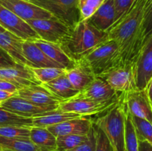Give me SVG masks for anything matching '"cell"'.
Masks as SVG:
<instances>
[{
	"instance_id": "1f68e13d",
	"label": "cell",
	"mask_w": 152,
	"mask_h": 151,
	"mask_svg": "<svg viewBox=\"0 0 152 151\" xmlns=\"http://www.w3.org/2000/svg\"><path fill=\"white\" fill-rule=\"evenodd\" d=\"M152 36V0H146L144 10L143 20L142 25V47Z\"/></svg>"
},
{
	"instance_id": "4316f807",
	"label": "cell",
	"mask_w": 152,
	"mask_h": 151,
	"mask_svg": "<svg viewBox=\"0 0 152 151\" xmlns=\"http://www.w3.org/2000/svg\"><path fill=\"white\" fill-rule=\"evenodd\" d=\"M125 150L139 151V140L127 107L126 111V126H125Z\"/></svg>"
},
{
	"instance_id": "ab89813d",
	"label": "cell",
	"mask_w": 152,
	"mask_h": 151,
	"mask_svg": "<svg viewBox=\"0 0 152 151\" xmlns=\"http://www.w3.org/2000/svg\"><path fill=\"white\" fill-rule=\"evenodd\" d=\"M139 151H152V145L145 141L139 140Z\"/></svg>"
},
{
	"instance_id": "6da1fadb",
	"label": "cell",
	"mask_w": 152,
	"mask_h": 151,
	"mask_svg": "<svg viewBox=\"0 0 152 151\" xmlns=\"http://www.w3.org/2000/svg\"><path fill=\"white\" fill-rule=\"evenodd\" d=\"M146 0H136L132 8L107 30L108 39L117 42L120 66H134L142 50V25Z\"/></svg>"
},
{
	"instance_id": "d6986e66",
	"label": "cell",
	"mask_w": 152,
	"mask_h": 151,
	"mask_svg": "<svg viewBox=\"0 0 152 151\" xmlns=\"http://www.w3.org/2000/svg\"><path fill=\"white\" fill-rule=\"evenodd\" d=\"M23 41L22 38L7 30L0 33V47L16 64L29 67V63L23 53Z\"/></svg>"
},
{
	"instance_id": "277c9868",
	"label": "cell",
	"mask_w": 152,
	"mask_h": 151,
	"mask_svg": "<svg viewBox=\"0 0 152 151\" xmlns=\"http://www.w3.org/2000/svg\"><path fill=\"white\" fill-rule=\"evenodd\" d=\"M90 65L96 76L120 66V55L117 42L108 39L82 56Z\"/></svg>"
},
{
	"instance_id": "ffe728a7",
	"label": "cell",
	"mask_w": 152,
	"mask_h": 151,
	"mask_svg": "<svg viewBox=\"0 0 152 151\" xmlns=\"http://www.w3.org/2000/svg\"><path fill=\"white\" fill-rule=\"evenodd\" d=\"M115 16L114 0H104L87 21L99 30L107 32L115 22Z\"/></svg>"
},
{
	"instance_id": "ee69618b",
	"label": "cell",
	"mask_w": 152,
	"mask_h": 151,
	"mask_svg": "<svg viewBox=\"0 0 152 151\" xmlns=\"http://www.w3.org/2000/svg\"><path fill=\"white\" fill-rule=\"evenodd\" d=\"M0 151H2V149H1V146H0Z\"/></svg>"
},
{
	"instance_id": "2e32d148",
	"label": "cell",
	"mask_w": 152,
	"mask_h": 151,
	"mask_svg": "<svg viewBox=\"0 0 152 151\" xmlns=\"http://www.w3.org/2000/svg\"><path fill=\"white\" fill-rule=\"evenodd\" d=\"M118 96V93H117L102 77L96 76L94 81L86 88L79 92L75 97L104 102L115 99Z\"/></svg>"
},
{
	"instance_id": "83f0119b",
	"label": "cell",
	"mask_w": 152,
	"mask_h": 151,
	"mask_svg": "<svg viewBox=\"0 0 152 151\" xmlns=\"http://www.w3.org/2000/svg\"><path fill=\"white\" fill-rule=\"evenodd\" d=\"M33 118H25L0 107V127L19 126V127H33Z\"/></svg>"
},
{
	"instance_id": "ac0fdd59",
	"label": "cell",
	"mask_w": 152,
	"mask_h": 151,
	"mask_svg": "<svg viewBox=\"0 0 152 151\" xmlns=\"http://www.w3.org/2000/svg\"><path fill=\"white\" fill-rule=\"evenodd\" d=\"M93 121L87 116H80L46 128L56 137L67 135H86L90 131Z\"/></svg>"
},
{
	"instance_id": "52a82bcc",
	"label": "cell",
	"mask_w": 152,
	"mask_h": 151,
	"mask_svg": "<svg viewBox=\"0 0 152 151\" xmlns=\"http://www.w3.org/2000/svg\"><path fill=\"white\" fill-rule=\"evenodd\" d=\"M120 99V95L115 99L104 102L74 97L68 101L61 102L58 108L64 112L73 113L81 116H90L106 112L115 106L119 102Z\"/></svg>"
},
{
	"instance_id": "60d3db41",
	"label": "cell",
	"mask_w": 152,
	"mask_h": 151,
	"mask_svg": "<svg viewBox=\"0 0 152 151\" xmlns=\"http://www.w3.org/2000/svg\"><path fill=\"white\" fill-rule=\"evenodd\" d=\"M16 95V93H10V92L4 91V90H0V104L4 101L7 100L10 98L13 97V96Z\"/></svg>"
},
{
	"instance_id": "8992f818",
	"label": "cell",
	"mask_w": 152,
	"mask_h": 151,
	"mask_svg": "<svg viewBox=\"0 0 152 151\" xmlns=\"http://www.w3.org/2000/svg\"><path fill=\"white\" fill-rule=\"evenodd\" d=\"M27 23L38 34L42 40L62 44L68 38L71 28L55 17L31 19Z\"/></svg>"
},
{
	"instance_id": "7a4b0ae2",
	"label": "cell",
	"mask_w": 152,
	"mask_h": 151,
	"mask_svg": "<svg viewBox=\"0 0 152 151\" xmlns=\"http://www.w3.org/2000/svg\"><path fill=\"white\" fill-rule=\"evenodd\" d=\"M108 39L106 31L99 30L87 20H84L80 21L71 29L68 38L60 45L76 60Z\"/></svg>"
},
{
	"instance_id": "74e56055",
	"label": "cell",
	"mask_w": 152,
	"mask_h": 151,
	"mask_svg": "<svg viewBox=\"0 0 152 151\" xmlns=\"http://www.w3.org/2000/svg\"><path fill=\"white\" fill-rule=\"evenodd\" d=\"M16 65V63L11 59V57L0 47V69L10 68Z\"/></svg>"
},
{
	"instance_id": "e575fe53",
	"label": "cell",
	"mask_w": 152,
	"mask_h": 151,
	"mask_svg": "<svg viewBox=\"0 0 152 151\" xmlns=\"http://www.w3.org/2000/svg\"><path fill=\"white\" fill-rule=\"evenodd\" d=\"M93 124L96 133V147L94 151H114L111 143L104 132L94 122Z\"/></svg>"
},
{
	"instance_id": "e0dca14e",
	"label": "cell",
	"mask_w": 152,
	"mask_h": 151,
	"mask_svg": "<svg viewBox=\"0 0 152 151\" xmlns=\"http://www.w3.org/2000/svg\"><path fill=\"white\" fill-rule=\"evenodd\" d=\"M0 107L25 118H34L49 111L53 110L37 106L16 95L1 102Z\"/></svg>"
},
{
	"instance_id": "4dcf8cb0",
	"label": "cell",
	"mask_w": 152,
	"mask_h": 151,
	"mask_svg": "<svg viewBox=\"0 0 152 151\" xmlns=\"http://www.w3.org/2000/svg\"><path fill=\"white\" fill-rule=\"evenodd\" d=\"M31 70L34 72L36 78L42 84L52 81L65 73V68H31Z\"/></svg>"
},
{
	"instance_id": "b9f144b4",
	"label": "cell",
	"mask_w": 152,
	"mask_h": 151,
	"mask_svg": "<svg viewBox=\"0 0 152 151\" xmlns=\"http://www.w3.org/2000/svg\"><path fill=\"white\" fill-rule=\"evenodd\" d=\"M146 90H147V92H148V96H149L150 99L152 100V78H151V79L150 80L149 83H148V87H147Z\"/></svg>"
},
{
	"instance_id": "f546056e",
	"label": "cell",
	"mask_w": 152,
	"mask_h": 151,
	"mask_svg": "<svg viewBox=\"0 0 152 151\" xmlns=\"http://www.w3.org/2000/svg\"><path fill=\"white\" fill-rule=\"evenodd\" d=\"M131 115V114H130ZM138 140L145 141L152 145V124L148 121L131 115Z\"/></svg>"
},
{
	"instance_id": "bcb514c9",
	"label": "cell",
	"mask_w": 152,
	"mask_h": 151,
	"mask_svg": "<svg viewBox=\"0 0 152 151\" xmlns=\"http://www.w3.org/2000/svg\"><path fill=\"white\" fill-rule=\"evenodd\" d=\"M50 151H57L56 150H50Z\"/></svg>"
},
{
	"instance_id": "603a6c76",
	"label": "cell",
	"mask_w": 152,
	"mask_h": 151,
	"mask_svg": "<svg viewBox=\"0 0 152 151\" xmlns=\"http://www.w3.org/2000/svg\"><path fill=\"white\" fill-rule=\"evenodd\" d=\"M34 42L50 59L59 63L65 69L71 67L75 61L65 52L63 47L59 44L48 42L42 39L37 40Z\"/></svg>"
},
{
	"instance_id": "3957f363",
	"label": "cell",
	"mask_w": 152,
	"mask_h": 151,
	"mask_svg": "<svg viewBox=\"0 0 152 151\" xmlns=\"http://www.w3.org/2000/svg\"><path fill=\"white\" fill-rule=\"evenodd\" d=\"M126 105L123 93H120L118 103L103 113V115L93 120V122L101 129L111 143L114 151L125 150V126H126Z\"/></svg>"
},
{
	"instance_id": "f6af8a7d",
	"label": "cell",
	"mask_w": 152,
	"mask_h": 151,
	"mask_svg": "<svg viewBox=\"0 0 152 151\" xmlns=\"http://www.w3.org/2000/svg\"><path fill=\"white\" fill-rule=\"evenodd\" d=\"M1 80H3V79H2V78H1V77H0V81H1Z\"/></svg>"
},
{
	"instance_id": "7402d4cb",
	"label": "cell",
	"mask_w": 152,
	"mask_h": 151,
	"mask_svg": "<svg viewBox=\"0 0 152 151\" xmlns=\"http://www.w3.org/2000/svg\"><path fill=\"white\" fill-rule=\"evenodd\" d=\"M42 86L62 102L75 97L80 92L74 88L65 73L48 82L42 83Z\"/></svg>"
},
{
	"instance_id": "d6a6232c",
	"label": "cell",
	"mask_w": 152,
	"mask_h": 151,
	"mask_svg": "<svg viewBox=\"0 0 152 151\" xmlns=\"http://www.w3.org/2000/svg\"><path fill=\"white\" fill-rule=\"evenodd\" d=\"M30 129L31 127L19 126L0 127V136L11 139H30Z\"/></svg>"
},
{
	"instance_id": "4fadbf2b",
	"label": "cell",
	"mask_w": 152,
	"mask_h": 151,
	"mask_svg": "<svg viewBox=\"0 0 152 151\" xmlns=\"http://www.w3.org/2000/svg\"><path fill=\"white\" fill-rule=\"evenodd\" d=\"M0 77L22 89L32 85H40L42 83L36 78L31 68L16 64L10 68L0 69Z\"/></svg>"
},
{
	"instance_id": "f1b7e54d",
	"label": "cell",
	"mask_w": 152,
	"mask_h": 151,
	"mask_svg": "<svg viewBox=\"0 0 152 151\" xmlns=\"http://www.w3.org/2000/svg\"><path fill=\"white\" fill-rule=\"evenodd\" d=\"M88 139L86 135H67L56 137V150L68 151L77 147Z\"/></svg>"
},
{
	"instance_id": "5bb4252c",
	"label": "cell",
	"mask_w": 152,
	"mask_h": 151,
	"mask_svg": "<svg viewBox=\"0 0 152 151\" xmlns=\"http://www.w3.org/2000/svg\"><path fill=\"white\" fill-rule=\"evenodd\" d=\"M16 96L44 108L50 110L57 109L62 102L53 96L44 87L40 85H32L19 89Z\"/></svg>"
},
{
	"instance_id": "8fae6325",
	"label": "cell",
	"mask_w": 152,
	"mask_h": 151,
	"mask_svg": "<svg viewBox=\"0 0 152 151\" xmlns=\"http://www.w3.org/2000/svg\"><path fill=\"white\" fill-rule=\"evenodd\" d=\"M134 67L137 89H146L152 78V36L142 47Z\"/></svg>"
},
{
	"instance_id": "d4e9b609",
	"label": "cell",
	"mask_w": 152,
	"mask_h": 151,
	"mask_svg": "<svg viewBox=\"0 0 152 151\" xmlns=\"http://www.w3.org/2000/svg\"><path fill=\"white\" fill-rule=\"evenodd\" d=\"M30 140L43 151L56 150V137L46 127H31Z\"/></svg>"
},
{
	"instance_id": "d590c367",
	"label": "cell",
	"mask_w": 152,
	"mask_h": 151,
	"mask_svg": "<svg viewBox=\"0 0 152 151\" xmlns=\"http://www.w3.org/2000/svg\"><path fill=\"white\" fill-rule=\"evenodd\" d=\"M96 147V133L94 124L88 133V139L77 147L68 151H94Z\"/></svg>"
},
{
	"instance_id": "ba28073f",
	"label": "cell",
	"mask_w": 152,
	"mask_h": 151,
	"mask_svg": "<svg viewBox=\"0 0 152 151\" xmlns=\"http://www.w3.org/2000/svg\"><path fill=\"white\" fill-rule=\"evenodd\" d=\"M0 26L24 41L41 39L38 34L25 21L0 4Z\"/></svg>"
},
{
	"instance_id": "30bf717a",
	"label": "cell",
	"mask_w": 152,
	"mask_h": 151,
	"mask_svg": "<svg viewBox=\"0 0 152 151\" xmlns=\"http://www.w3.org/2000/svg\"><path fill=\"white\" fill-rule=\"evenodd\" d=\"M123 95L129 113L152 124V100L146 89L135 90Z\"/></svg>"
},
{
	"instance_id": "8d00e7d4",
	"label": "cell",
	"mask_w": 152,
	"mask_h": 151,
	"mask_svg": "<svg viewBox=\"0 0 152 151\" xmlns=\"http://www.w3.org/2000/svg\"><path fill=\"white\" fill-rule=\"evenodd\" d=\"M136 0H114L115 6V22L123 17L128 13L129 10L134 5Z\"/></svg>"
},
{
	"instance_id": "cb8c5ba5",
	"label": "cell",
	"mask_w": 152,
	"mask_h": 151,
	"mask_svg": "<svg viewBox=\"0 0 152 151\" xmlns=\"http://www.w3.org/2000/svg\"><path fill=\"white\" fill-rule=\"evenodd\" d=\"M80 116L81 115L73 113L64 112L57 108L45 113L42 115L34 117L32 118L33 127H48Z\"/></svg>"
},
{
	"instance_id": "9a60e30c",
	"label": "cell",
	"mask_w": 152,
	"mask_h": 151,
	"mask_svg": "<svg viewBox=\"0 0 152 151\" xmlns=\"http://www.w3.org/2000/svg\"><path fill=\"white\" fill-rule=\"evenodd\" d=\"M65 75L79 91L86 88L96 77L90 65L83 57L76 59L71 67L65 69Z\"/></svg>"
},
{
	"instance_id": "5b68a950",
	"label": "cell",
	"mask_w": 152,
	"mask_h": 151,
	"mask_svg": "<svg viewBox=\"0 0 152 151\" xmlns=\"http://www.w3.org/2000/svg\"><path fill=\"white\" fill-rule=\"evenodd\" d=\"M29 1V0H28ZM72 29L80 22L78 0H30Z\"/></svg>"
},
{
	"instance_id": "9c48e42d",
	"label": "cell",
	"mask_w": 152,
	"mask_h": 151,
	"mask_svg": "<svg viewBox=\"0 0 152 151\" xmlns=\"http://www.w3.org/2000/svg\"><path fill=\"white\" fill-rule=\"evenodd\" d=\"M117 93H126L137 90L135 82L134 67L118 66L100 76Z\"/></svg>"
},
{
	"instance_id": "7dc6e473",
	"label": "cell",
	"mask_w": 152,
	"mask_h": 151,
	"mask_svg": "<svg viewBox=\"0 0 152 151\" xmlns=\"http://www.w3.org/2000/svg\"><path fill=\"white\" fill-rule=\"evenodd\" d=\"M29 1H30V0H29Z\"/></svg>"
},
{
	"instance_id": "7bdbcfd3",
	"label": "cell",
	"mask_w": 152,
	"mask_h": 151,
	"mask_svg": "<svg viewBox=\"0 0 152 151\" xmlns=\"http://www.w3.org/2000/svg\"><path fill=\"white\" fill-rule=\"evenodd\" d=\"M4 30H4V28H2V27L0 26V33H1V32H3V31H4Z\"/></svg>"
},
{
	"instance_id": "44dd1931",
	"label": "cell",
	"mask_w": 152,
	"mask_h": 151,
	"mask_svg": "<svg viewBox=\"0 0 152 151\" xmlns=\"http://www.w3.org/2000/svg\"><path fill=\"white\" fill-rule=\"evenodd\" d=\"M23 53L29 63L30 68H60L62 65L48 57L34 41H23Z\"/></svg>"
},
{
	"instance_id": "484cf974",
	"label": "cell",
	"mask_w": 152,
	"mask_h": 151,
	"mask_svg": "<svg viewBox=\"0 0 152 151\" xmlns=\"http://www.w3.org/2000/svg\"><path fill=\"white\" fill-rule=\"evenodd\" d=\"M2 151H43L30 139H11L0 136Z\"/></svg>"
},
{
	"instance_id": "7c38bea8",
	"label": "cell",
	"mask_w": 152,
	"mask_h": 151,
	"mask_svg": "<svg viewBox=\"0 0 152 151\" xmlns=\"http://www.w3.org/2000/svg\"><path fill=\"white\" fill-rule=\"evenodd\" d=\"M0 4L25 22L53 17L48 11L28 0H0Z\"/></svg>"
},
{
	"instance_id": "f35d334b",
	"label": "cell",
	"mask_w": 152,
	"mask_h": 151,
	"mask_svg": "<svg viewBox=\"0 0 152 151\" xmlns=\"http://www.w3.org/2000/svg\"><path fill=\"white\" fill-rule=\"evenodd\" d=\"M0 90H4V91L10 92V93H17L19 89L14 84H12L11 82L3 79L1 81H0Z\"/></svg>"
},
{
	"instance_id": "836d02e7",
	"label": "cell",
	"mask_w": 152,
	"mask_h": 151,
	"mask_svg": "<svg viewBox=\"0 0 152 151\" xmlns=\"http://www.w3.org/2000/svg\"><path fill=\"white\" fill-rule=\"evenodd\" d=\"M103 1L104 0H78L80 21L89 19Z\"/></svg>"
}]
</instances>
